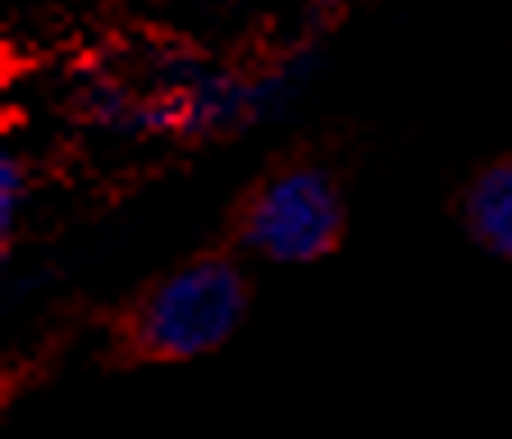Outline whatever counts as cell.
<instances>
[{
	"instance_id": "obj_1",
	"label": "cell",
	"mask_w": 512,
	"mask_h": 439,
	"mask_svg": "<svg viewBox=\"0 0 512 439\" xmlns=\"http://www.w3.org/2000/svg\"><path fill=\"white\" fill-rule=\"evenodd\" d=\"M247 279L234 261L202 257L151 284L128 316V343L151 362H192L215 353L243 325Z\"/></svg>"
},
{
	"instance_id": "obj_2",
	"label": "cell",
	"mask_w": 512,
	"mask_h": 439,
	"mask_svg": "<svg viewBox=\"0 0 512 439\" xmlns=\"http://www.w3.org/2000/svg\"><path fill=\"white\" fill-rule=\"evenodd\" d=\"M238 234L252 252L279 266L320 261L343 238V197L325 170L293 165L252 193Z\"/></svg>"
},
{
	"instance_id": "obj_3",
	"label": "cell",
	"mask_w": 512,
	"mask_h": 439,
	"mask_svg": "<svg viewBox=\"0 0 512 439\" xmlns=\"http://www.w3.org/2000/svg\"><path fill=\"white\" fill-rule=\"evenodd\" d=\"M467 229L485 252L512 261V161L476 174L467 193Z\"/></svg>"
},
{
	"instance_id": "obj_4",
	"label": "cell",
	"mask_w": 512,
	"mask_h": 439,
	"mask_svg": "<svg viewBox=\"0 0 512 439\" xmlns=\"http://www.w3.org/2000/svg\"><path fill=\"white\" fill-rule=\"evenodd\" d=\"M0 202H5V220H14V211H19V193H23V174L14 161H5V170H0Z\"/></svg>"
}]
</instances>
